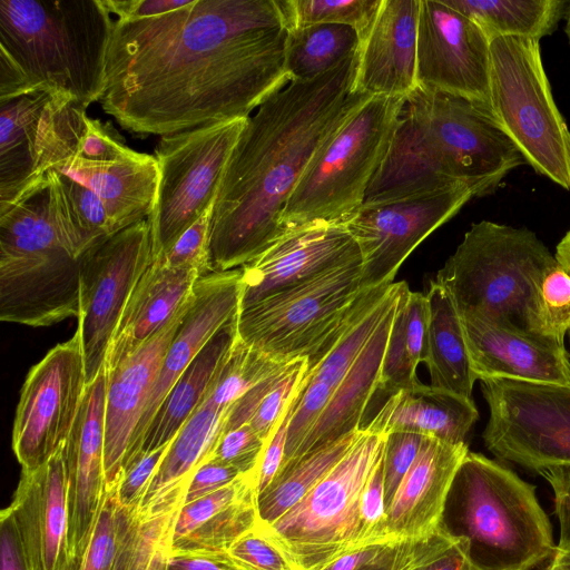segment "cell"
<instances>
[{
  "label": "cell",
  "mask_w": 570,
  "mask_h": 570,
  "mask_svg": "<svg viewBox=\"0 0 570 570\" xmlns=\"http://www.w3.org/2000/svg\"><path fill=\"white\" fill-rule=\"evenodd\" d=\"M287 363L276 362L236 338L206 400L215 406L229 409L248 390Z\"/></svg>",
  "instance_id": "obj_43"
},
{
  "label": "cell",
  "mask_w": 570,
  "mask_h": 570,
  "mask_svg": "<svg viewBox=\"0 0 570 570\" xmlns=\"http://www.w3.org/2000/svg\"><path fill=\"white\" fill-rule=\"evenodd\" d=\"M445 517L446 529L469 542L476 570H531L556 548L535 487L480 453L469 451L462 460Z\"/></svg>",
  "instance_id": "obj_5"
},
{
  "label": "cell",
  "mask_w": 570,
  "mask_h": 570,
  "mask_svg": "<svg viewBox=\"0 0 570 570\" xmlns=\"http://www.w3.org/2000/svg\"><path fill=\"white\" fill-rule=\"evenodd\" d=\"M480 382L489 407L482 439L492 454L534 472L570 464V384Z\"/></svg>",
  "instance_id": "obj_14"
},
{
  "label": "cell",
  "mask_w": 570,
  "mask_h": 570,
  "mask_svg": "<svg viewBox=\"0 0 570 570\" xmlns=\"http://www.w3.org/2000/svg\"><path fill=\"white\" fill-rule=\"evenodd\" d=\"M421 0H382L360 42L353 91L406 98L416 87Z\"/></svg>",
  "instance_id": "obj_25"
},
{
  "label": "cell",
  "mask_w": 570,
  "mask_h": 570,
  "mask_svg": "<svg viewBox=\"0 0 570 570\" xmlns=\"http://www.w3.org/2000/svg\"><path fill=\"white\" fill-rule=\"evenodd\" d=\"M65 445L40 468L21 471L9 505L31 570H66L70 560Z\"/></svg>",
  "instance_id": "obj_22"
},
{
  "label": "cell",
  "mask_w": 570,
  "mask_h": 570,
  "mask_svg": "<svg viewBox=\"0 0 570 570\" xmlns=\"http://www.w3.org/2000/svg\"><path fill=\"white\" fill-rule=\"evenodd\" d=\"M183 502L151 511L129 510L116 502L114 570H166Z\"/></svg>",
  "instance_id": "obj_35"
},
{
  "label": "cell",
  "mask_w": 570,
  "mask_h": 570,
  "mask_svg": "<svg viewBox=\"0 0 570 570\" xmlns=\"http://www.w3.org/2000/svg\"><path fill=\"white\" fill-rule=\"evenodd\" d=\"M227 552L249 570H304L261 519Z\"/></svg>",
  "instance_id": "obj_44"
},
{
  "label": "cell",
  "mask_w": 570,
  "mask_h": 570,
  "mask_svg": "<svg viewBox=\"0 0 570 570\" xmlns=\"http://www.w3.org/2000/svg\"><path fill=\"white\" fill-rule=\"evenodd\" d=\"M227 412L204 400L171 441L138 510L149 511L184 499L190 476L220 438Z\"/></svg>",
  "instance_id": "obj_33"
},
{
  "label": "cell",
  "mask_w": 570,
  "mask_h": 570,
  "mask_svg": "<svg viewBox=\"0 0 570 570\" xmlns=\"http://www.w3.org/2000/svg\"><path fill=\"white\" fill-rule=\"evenodd\" d=\"M478 419L472 399L419 381L387 397L362 430L382 435L413 432L461 444Z\"/></svg>",
  "instance_id": "obj_30"
},
{
  "label": "cell",
  "mask_w": 570,
  "mask_h": 570,
  "mask_svg": "<svg viewBox=\"0 0 570 570\" xmlns=\"http://www.w3.org/2000/svg\"><path fill=\"white\" fill-rule=\"evenodd\" d=\"M355 29L344 24H311L288 30L285 70L291 81L313 80L354 56L360 48Z\"/></svg>",
  "instance_id": "obj_37"
},
{
  "label": "cell",
  "mask_w": 570,
  "mask_h": 570,
  "mask_svg": "<svg viewBox=\"0 0 570 570\" xmlns=\"http://www.w3.org/2000/svg\"><path fill=\"white\" fill-rule=\"evenodd\" d=\"M191 296L164 328L107 374L104 454L107 488H115L119 481L135 430Z\"/></svg>",
  "instance_id": "obj_24"
},
{
  "label": "cell",
  "mask_w": 570,
  "mask_h": 570,
  "mask_svg": "<svg viewBox=\"0 0 570 570\" xmlns=\"http://www.w3.org/2000/svg\"><path fill=\"white\" fill-rule=\"evenodd\" d=\"M86 387L75 333L32 366L22 385L12 429V450L22 470L40 468L66 443Z\"/></svg>",
  "instance_id": "obj_16"
},
{
  "label": "cell",
  "mask_w": 570,
  "mask_h": 570,
  "mask_svg": "<svg viewBox=\"0 0 570 570\" xmlns=\"http://www.w3.org/2000/svg\"><path fill=\"white\" fill-rule=\"evenodd\" d=\"M107 374L87 385L65 445L70 559L87 547L106 491L104 469Z\"/></svg>",
  "instance_id": "obj_21"
},
{
  "label": "cell",
  "mask_w": 570,
  "mask_h": 570,
  "mask_svg": "<svg viewBox=\"0 0 570 570\" xmlns=\"http://www.w3.org/2000/svg\"><path fill=\"white\" fill-rule=\"evenodd\" d=\"M92 190L102 202L114 234L147 219L158 187L155 156L124 149L97 160L73 156L55 169Z\"/></svg>",
  "instance_id": "obj_27"
},
{
  "label": "cell",
  "mask_w": 570,
  "mask_h": 570,
  "mask_svg": "<svg viewBox=\"0 0 570 570\" xmlns=\"http://www.w3.org/2000/svg\"><path fill=\"white\" fill-rule=\"evenodd\" d=\"M406 98L372 96L315 153L282 214L285 233L344 224L363 205L390 147Z\"/></svg>",
  "instance_id": "obj_7"
},
{
  "label": "cell",
  "mask_w": 570,
  "mask_h": 570,
  "mask_svg": "<svg viewBox=\"0 0 570 570\" xmlns=\"http://www.w3.org/2000/svg\"><path fill=\"white\" fill-rule=\"evenodd\" d=\"M166 570H249L228 552L171 553Z\"/></svg>",
  "instance_id": "obj_58"
},
{
  "label": "cell",
  "mask_w": 570,
  "mask_h": 570,
  "mask_svg": "<svg viewBox=\"0 0 570 570\" xmlns=\"http://www.w3.org/2000/svg\"><path fill=\"white\" fill-rule=\"evenodd\" d=\"M246 120L239 118L160 137L155 149L157 195L147 218L153 261L171 248L215 203Z\"/></svg>",
  "instance_id": "obj_12"
},
{
  "label": "cell",
  "mask_w": 570,
  "mask_h": 570,
  "mask_svg": "<svg viewBox=\"0 0 570 570\" xmlns=\"http://www.w3.org/2000/svg\"><path fill=\"white\" fill-rule=\"evenodd\" d=\"M468 452L466 443L424 436L386 511L390 540L426 538L443 525L448 497Z\"/></svg>",
  "instance_id": "obj_26"
},
{
  "label": "cell",
  "mask_w": 570,
  "mask_h": 570,
  "mask_svg": "<svg viewBox=\"0 0 570 570\" xmlns=\"http://www.w3.org/2000/svg\"><path fill=\"white\" fill-rule=\"evenodd\" d=\"M306 373V358L293 361L278 383L263 399L250 419L248 424H250L266 444L297 396Z\"/></svg>",
  "instance_id": "obj_45"
},
{
  "label": "cell",
  "mask_w": 570,
  "mask_h": 570,
  "mask_svg": "<svg viewBox=\"0 0 570 570\" xmlns=\"http://www.w3.org/2000/svg\"><path fill=\"white\" fill-rule=\"evenodd\" d=\"M490 38L539 40L551 35L564 16L566 0H443Z\"/></svg>",
  "instance_id": "obj_36"
},
{
  "label": "cell",
  "mask_w": 570,
  "mask_h": 570,
  "mask_svg": "<svg viewBox=\"0 0 570 570\" xmlns=\"http://www.w3.org/2000/svg\"><path fill=\"white\" fill-rule=\"evenodd\" d=\"M524 330L564 344L570 332V273L556 259L542 274L524 315Z\"/></svg>",
  "instance_id": "obj_41"
},
{
  "label": "cell",
  "mask_w": 570,
  "mask_h": 570,
  "mask_svg": "<svg viewBox=\"0 0 570 570\" xmlns=\"http://www.w3.org/2000/svg\"><path fill=\"white\" fill-rule=\"evenodd\" d=\"M553 491L554 515L559 523V542L570 543V464L553 465L539 470Z\"/></svg>",
  "instance_id": "obj_53"
},
{
  "label": "cell",
  "mask_w": 570,
  "mask_h": 570,
  "mask_svg": "<svg viewBox=\"0 0 570 570\" xmlns=\"http://www.w3.org/2000/svg\"><path fill=\"white\" fill-rule=\"evenodd\" d=\"M460 316L471 366L479 381L570 384V357L564 344L540 338L515 325Z\"/></svg>",
  "instance_id": "obj_23"
},
{
  "label": "cell",
  "mask_w": 570,
  "mask_h": 570,
  "mask_svg": "<svg viewBox=\"0 0 570 570\" xmlns=\"http://www.w3.org/2000/svg\"><path fill=\"white\" fill-rule=\"evenodd\" d=\"M564 21H566V24H564V33L567 36V39L570 43V1H568V4H567V8H566V11H564Z\"/></svg>",
  "instance_id": "obj_62"
},
{
  "label": "cell",
  "mask_w": 570,
  "mask_h": 570,
  "mask_svg": "<svg viewBox=\"0 0 570 570\" xmlns=\"http://www.w3.org/2000/svg\"><path fill=\"white\" fill-rule=\"evenodd\" d=\"M214 204L181 235L171 248L154 261L171 268L197 269L203 276L210 273L208 268V238Z\"/></svg>",
  "instance_id": "obj_47"
},
{
  "label": "cell",
  "mask_w": 570,
  "mask_h": 570,
  "mask_svg": "<svg viewBox=\"0 0 570 570\" xmlns=\"http://www.w3.org/2000/svg\"><path fill=\"white\" fill-rule=\"evenodd\" d=\"M81 257L58 220L49 175L0 214V318L32 327L79 312Z\"/></svg>",
  "instance_id": "obj_6"
},
{
  "label": "cell",
  "mask_w": 570,
  "mask_h": 570,
  "mask_svg": "<svg viewBox=\"0 0 570 570\" xmlns=\"http://www.w3.org/2000/svg\"><path fill=\"white\" fill-rule=\"evenodd\" d=\"M385 435L362 430L341 461L271 531L304 570H322L361 546V499Z\"/></svg>",
  "instance_id": "obj_10"
},
{
  "label": "cell",
  "mask_w": 570,
  "mask_h": 570,
  "mask_svg": "<svg viewBox=\"0 0 570 570\" xmlns=\"http://www.w3.org/2000/svg\"><path fill=\"white\" fill-rule=\"evenodd\" d=\"M361 432H351L282 469L257 497L259 519L272 524L285 514L341 461Z\"/></svg>",
  "instance_id": "obj_38"
},
{
  "label": "cell",
  "mask_w": 570,
  "mask_h": 570,
  "mask_svg": "<svg viewBox=\"0 0 570 570\" xmlns=\"http://www.w3.org/2000/svg\"><path fill=\"white\" fill-rule=\"evenodd\" d=\"M543 570H570V543L556 546L553 554Z\"/></svg>",
  "instance_id": "obj_60"
},
{
  "label": "cell",
  "mask_w": 570,
  "mask_h": 570,
  "mask_svg": "<svg viewBox=\"0 0 570 570\" xmlns=\"http://www.w3.org/2000/svg\"><path fill=\"white\" fill-rule=\"evenodd\" d=\"M244 475L237 469L218 460L207 458L190 476L183 504L208 495Z\"/></svg>",
  "instance_id": "obj_52"
},
{
  "label": "cell",
  "mask_w": 570,
  "mask_h": 570,
  "mask_svg": "<svg viewBox=\"0 0 570 570\" xmlns=\"http://www.w3.org/2000/svg\"><path fill=\"white\" fill-rule=\"evenodd\" d=\"M473 198L464 185L362 205L345 223L362 255L363 289L390 285L407 256Z\"/></svg>",
  "instance_id": "obj_17"
},
{
  "label": "cell",
  "mask_w": 570,
  "mask_h": 570,
  "mask_svg": "<svg viewBox=\"0 0 570 570\" xmlns=\"http://www.w3.org/2000/svg\"><path fill=\"white\" fill-rule=\"evenodd\" d=\"M568 334H569V340H570V332Z\"/></svg>",
  "instance_id": "obj_63"
},
{
  "label": "cell",
  "mask_w": 570,
  "mask_h": 570,
  "mask_svg": "<svg viewBox=\"0 0 570 570\" xmlns=\"http://www.w3.org/2000/svg\"><path fill=\"white\" fill-rule=\"evenodd\" d=\"M429 328L423 363L431 385L472 399L475 381L466 347L461 316L450 293L435 279L425 294Z\"/></svg>",
  "instance_id": "obj_34"
},
{
  "label": "cell",
  "mask_w": 570,
  "mask_h": 570,
  "mask_svg": "<svg viewBox=\"0 0 570 570\" xmlns=\"http://www.w3.org/2000/svg\"><path fill=\"white\" fill-rule=\"evenodd\" d=\"M279 0H193L114 20L104 111L126 130L167 136L239 118L291 80Z\"/></svg>",
  "instance_id": "obj_1"
},
{
  "label": "cell",
  "mask_w": 570,
  "mask_h": 570,
  "mask_svg": "<svg viewBox=\"0 0 570 570\" xmlns=\"http://www.w3.org/2000/svg\"><path fill=\"white\" fill-rule=\"evenodd\" d=\"M298 394L264 449L257 468V497L269 487L282 468L285 455L287 426L293 410L296 405Z\"/></svg>",
  "instance_id": "obj_54"
},
{
  "label": "cell",
  "mask_w": 570,
  "mask_h": 570,
  "mask_svg": "<svg viewBox=\"0 0 570 570\" xmlns=\"http://www.w3.org/2000/svg\"><path fill=\"white\" fill-rule=\"evenodd\" d=\"M413 570H476V568L471 560L466 539L454 535L444 548Z\"/></svg>",
  "instance_id": "obj_59"
},
{
  "label": "cell",
  "mask_w": 570,
  "mask_h": 570,
  "mask_svg": "<svg viewBox=\"0 0 570 570\" xmlns=\"http://www.w3.org/2000/svg\"><path fill=\"white\" fill-rule=\"evenodd\" d=\"M384 499V451L375 464L361 499V546L390 540ZM360 546V547H361Z\"/></svg>",
  "instance_id": "obj_50"
},
{
  "label": "cell",
  "mask_w": 570,
  "mask_h": 570,
  "mask_svg": "<svg viewBox=\"0 0 570 570\" xmlns=\"http://www.w3.org/2000/svg\"><path fill=\"white\" fill-rule=\"evenodd\" d=\"M193 0H102L116 20L130 21L159 17L189 4Z\"/></svg>",
  "instance_id": "obj_56"
},
{
  "label": "cell",
  "mask_w": 570,
  "mask_h": 570,
  "mask_svg": "<svg viewBox=\"0 0 570 570\" xmlns=\"http://www.w3.org/2000/svg\"><path fill=\"white\" fill-rule=\"evenodd\" d=\"M48 175L59 224L78 256L115 235L107 210L92 190L55 169Z\"/></svg>",
  "instance_id": "obj_39"
},
{
  "label": "cell",
  "mask_w": 570,
  "mask_h": 570,
  "mask_svg": "<svg viewBox=\"0 0 570 570\" xmlns=\"http://www.w3.org/2000/svg\"><path fill=\"white\" fill-rule=\"evenodd\" d=\"M240 279V267L212 272L197 279L190 304L166 352L135 430L122 471L139 454L144 434L175 382L215 333L238 314Z\"/></svg>",
  "instance_id": "obj_20"
},
{
  "label": "cell",
  "mask_w": 570,
  "mask_h": 570,
  "mask_svg": "<svg viewBox=\"0 0 570 570\" xmlns=\"http://www.w3.org/2000/svg\"><path fill=\"white\" fill-rule=\"evenodd\" d=\"M151 263L147 219L118 232L82 255L76 334L82 350L87 385L105 367L126 304Z\"/></svg>",
  "instance_id": "obj_15"
},
{
  "label": "cell",
  "mask_w": 570,
  "mask_h": 570,
  "mask_svg": "<svg viewBox=\"0 0 570 570\" xmlns=\"http://www.w3.org/2000/svg\"><path fill=\"white\" fill-rule=\"evenodd\" d=\"M424 435L413 432H391L384 443V499L386 511L404 476L416 459Z\"/></svg>",
  "instance_id": "obj_49"
},
{
  "label": "cell",
  "mask_w": 570,
  "mask_h": 570,
  "mask_svg": "<svg viewBox=\"0 0 570 570\" xmlns=\"http://www.w3.org/2000/svg\"><path fill=\"white\" fill-rule=\"evenodd\" d=\"M362 258L238 311L237 340L269 358L311 360L363 292Z\"/></svg>",
  "instance_id": "obj_11"
},
{
  "label": "cell",
  "mask_w": 570,
  "mask_h": 570,
  "mask_svg": "<svg viewBox=\"0 0 570 570\" xmlns=\"http://www.w3.org/2000/svg\"><path fill=\"white\" fill-rule=\"evenodd\" d=\"M197 269L171 268L154 261L136 284L110 341L105 371L111 373L164 328L190 298Z\"/></svg>",
  "instance_id": "obj_29"
},
{
  "label": "cell",
  "mask_w": 570,
  "mask_h": 570,
  "mask_svg": "<svg viewBox=\"0 0 570 570\" xmlns=\"http://www.w3.org/2000/svg\"><path fill=\"white\" fill-rule=\"evenodd\" d=\"M344 224L293 229L240 267L239 311L346 263L361 259Z\"/></svg>",
  "instance_id": "obj_19"
},
{
  "label": "cell",
  "mask_w": 570,
  "mask_h": 570,
  "mask_svg": "<svg viewBox=\"0 0 570 570\" xmlns=\"http://www.w3.org/2000/svg\"><path fill=\"white\" fill-rule=\"evenodd\" d=\"M0 570H31L9 507L0 514Z\"/></svg>",
  "instance_id": "obj_57"
},
{
  "label": "cell",
  "mask_w": 570,
  "mask_h": 570,
  "mask_svg": "<svg viewBox=\"0 0 570 570\" xmlns=\"http://www.w3.org/2000/svg\"><path fill=\"white\" fill-rule=\"evenodd\" d=\"M171 443V442H170ZM170 443L139 454L121 473L115 487L116 502L129 510L139 508Z\"/></svg>",
  "instance_id": "obj_51"
},
{
  "label": "cell",
  "mask_w": 570,
  "mask_h": 570,
  "mask_svg": "<svg viewBox=\"0 0 570 570\" xmlns=\"http://www.w3.org/2000/svg\"><path fill=\"white\" fill-rule=\"evenodd\" d=\"M382 0H279L287 30L311 24H344L360 41L371 29Z\"/></svg>",
  "instance_id": "obj_42"
},
{
  "label": "cell",
  "mask_w": 570,
  "mask_h": 570,
  "mask_svg": "<svg viewBox=\"0 0 570 570\" xmlns=\"http://www.w3.org/2000/svg\"><path fill=\"white\" fill-rule=\"evenodd\" d=\"M112 23L102 0H0V101L39 89L99 101Z\"/></svg>",
  "instance_id": "obj_4"
},
{
  "label": "cell",
  "mask_w": 570,
  "mask_h": 570,
  "mask_svg": "<svg viewBox=\"0 0 570 570\" xmlns=\"http://www.w3.org/2000/svg\"><path fill=\"white\" fill-rule=\"evenodd\" d=\"M489 108L525 164L570 190V130L554 101L539 40L491 39Z\"/></svg>",
  "instance_id": "obj_9"
},
{
  "label": "cell",
  "mask_w": 570,
  "mask_h": 570,
  "mask_svg": "<svg viewBox=\"0 0 570 570\" xmlns=\"http://www.w3.org/2000/svg\"><path fill=\"white\" fill-rule=\"evenodd\" d=\"M266 442L250 424L223 433L208 458L218 460L246 474L257 470Z\"/></svg>",
  "instance_id": "obj_48"
},
{
  "label": "cell",
  "mask_w": 570,
  "mask_h": 570,
  "mask_svg": "<svg viewBox=\"0 0 570 570\" xmlns=\"http://www.w3.org/2000/svg\"><path fill=\"white\" fill-rule=\"evenodd\" d=\"M237 315L215 333L175 382L144 434L139 454L170 443L204 402L236 342Z\"/></svg>",
  "instance_id": "obj_32"
},
{
  "label": "cell",
  "mask_w": 570,
  "mask_h": 570,
  "mask_svg": "<svg viewBox=\"0 0 570 570\" xmlns=\"http://www.w3.org/2000/svg\"><path fill=\"white\" fill-rule=\"evenodd\" d=\"M358 53L308 81H291L249 116L210 217L209 272L250 263L285 235L282 214L315 153L368 97L354 92Z\"/></svg>",
  "instance_id": "obj_2"
},
{
  "label": "cell",
  "mask_w": 570,
  "mask_h": 570,
  "mask_svg": "<svg viewBox=\"0 0 570 570\" xmlns=\"http://www.w3.org/2000/svg\"><path fill=\"white\" fill-rule=\"evenodd\" d=\"M453 538L443 523L426 538L386 540L361 546L338 557L322 570H413Z\"/></svg>",
  "instance_id": "obj_40"
},
{
  "label": "cell",
  "mask_w": 570,
  "mask_h": 570,
  "mask_svg": "<svg viewBox=\"0 0 570 570\" xmlns=\"http://www.w3.org/2000/svg\"><path fill=\"white\" fill-rule=\"evenodd\" d=\"M396 305L397 302L383 317L294 458L285 466L361 429L363 416L379 389L385 346Z\"/></svg>",
  "instance_id": "obj_31"
},
{
  "label": "cell",
  "mask_w": 570,
  "mask_h": 570,
  "mask_svg": "<svg viewBox=\"0 0 570 570\" xmlns=\"http://www.w3.org/2000/svg\"><path fill=\"white\" fill-rule=\"evenodd\" d=\"M554 257L557 262L570 273V229L561 238L556 247Z\"/></svg>",
  "instance_id": "obj_61"
},
{
  "label": "cell",
  "mask_w": 570,
  "mask_h": 570,
  "mask_svg": "<svg viewBox=\"0 0 570 570\" xmlns=\"http://www.w3.org/2000/svg\"><path fill=\"white\" fill-rule=\"evenodd\" d=\"M554 262L529 228L481 220L471 225L435 281L450 293L460 315L524 330L539 279Z\"/></svg>",
  "instance_id": "obj_8"
},
{
  "label": "cell",
  "mask_w": 570,
  "mask_h": 570,
  "mask_svg": "<svg viewBox=\"0 0 570 570\" xmlns=\"http://www.w3.org/2000/svg\"><path fill=\"white\" fill-rule=\"evenodd\" d=\"M525 160L490 109L416 87L407 97L387 153L363 205L466 186L493 194Z\"/></svg>",
  "instance_id": "obj_3"
},
{
  "label": "cell",
  "mask_w": 570,
  "mask_h": 570,
  "mask_svg": "<svg viewBox=\"0 0 570 570\" xmlns=\"http://www.w3.org/2000/svg\"><path fill=\"white\" fill-rule=\"evenodd\" d=\"M490 42L478 24L443 0H421L417 87L489 108Z\"/></svg>",
  "instance_id": "obj_18"
},
{
  "label": "cell",
  "mask_w": 570,
  "mask_h": 570,
  "mask_svg": "<svg viewBox=\"0 0 570 570\" xmlns=\"http://www.w3.org/2000/svg\"><path fill=\"white\" fill-rule=\"evenodd\" d=\"M115 510V488H106L89 542L66 570H114Z\"/></svg>",
  "instance_id": "obj_46"
},
{
  "label": "cell",
  "mask_w": 570,
  "mask_h": 570,
  "mask_svg": "<svg viewBox=\"0 0 570 570\" xmlns=\"http://www.w3.org/2000/svg\"><path fill=\"white\" fill-rule=\"evenodd\" d=\"M86 109L71 96L47 89L0 101V214L73 157Z\"/></svg>",
  "instance_id": "obj_13"
},
{
  "label": "cell",
  "mask_w": 570,
  "mask_h": 570,
  "mask_svg": "<svg viewBox=\"0 0 570 570\" xmlns=\"http://www.w3.org/2000/svg\"><path fill=\"white\" fill-rule=\"evenodd\" d=\"M291 363H287L257 383L230 405L225 419L223 433L249 423L263 399L278 383Z\"/></svg>",
  "instance_id": "obj_55"
},
{
  "label": "cell",
  "mask_w": 570,
  "mask_h": 570,
  "mask_svg": "<svg viewBox=\"0 0 570 570\" xmlns=\"http://www.w3.org/2000/svg\"><path fill=\"white\" fill-rule=\"evenodd\" d=\"M257 470L183 504L175 521L170 553L227 552L259 520Z\"/></svg>",
  "instance_id": "obj_28"
}]
</instances>
